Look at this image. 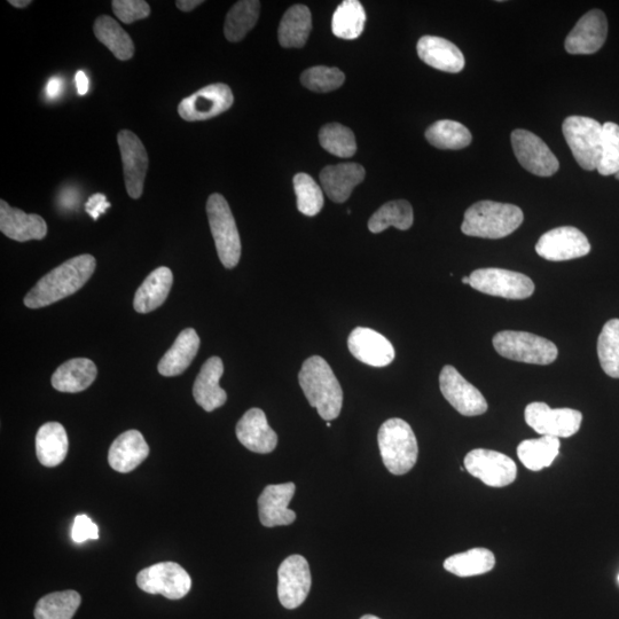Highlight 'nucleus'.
<instances>
[{
  "label": "nucleus",
  "instance_id": "obj_25",
  "mask_svg": "<svg viewBox=\"0 0 619 619\" xmlns=\"http://www.w3.org/2000/svg\"><path fill=\"white\" fill-rule=\"evenodd\" d=\"M150 454V446L138 430H128L116 438L108 452V462L116 472L135 470Z\"/></svg>",
  "mask_w": 619,
  "mask_h": 619
},
{
  "label": "nucleus",
  "instance_id": "obj_45",
  "mask_svg": "<svg viewBox=\"0 0 619 619\" xmlns=\"http://www.w3.org/2000/svg\"><path fill=\"white\" fill-rule=\"evenodd\" d=\"M113 11L125 25L144 20L151 15V7L144 0H114Z\"/></svg>",
  "mask_w": 619,
  "mask_h": 619
},
{
  "label": "nucleus",
  "instance_id": "obj_54",
  "mask_svg": "<svg viewBox=\"0 0 619 619\" xmlns=\"http://www.w3.org/2000/svg\"><path fill=\"white\" fill-rule=\"evenodd\" d=\"M331 426H332V423L328 421L327 422V427H331Z\"/></svg>",
  "mask_w": 619,
  "mask_h": 619
},
{
  "label": "nucleus",
  "instance_id": "obj_24",
  "mask_svg": "<svg viewBox=\"0 0 619 619\" xmlns=\"http://www.w3.org/2000/svg\"><path fill=\"white\" fill-rule=\"evenodd\" d=\"M224 373L223 360L211 357L203 364L195 380L193 396L203 410L213 412L222 407L227 401L226 391L219 387V381Z\"/></svg>",
  "mask_w": 619,
  "mask_h": 619
},
{
  "label": "nucleus",
  "instance_id": "obj_53",
  "mask_svg": "<svg viewBox=\"0 0 619 619\" xmlns=\"http://www.w3.org/2000/svg\"><path fill=\"white\" fill-rule=\"evenodd\" d=\"M462 284L469 285V284H470V279H469V277H464V278H462Z\"/></svg>",
  "mask_w": 619,
  "mask_h": 619
},
{
  "label": "nucleus",
  "instance_id": "obj_50",
  "mask_svg": "<svg viewBox=\"0 0 619 619\" xmlns=\"http://www.w3.org/2000/svg\"><path fill=\"white\" fill-rule=\"evenodd\" d=\"M203 3H205L203 0H178V2H176V6L180 11L191 12Z\"/></svg>",
  "mask_w": 619,
  "mask_h": 619
},
{
  "label": "nucleus",
  "instance_id": "obj_52",
  "mask_svg": "<svg viewBox=\"0 0 619 619\" xmlns=\"http://www.w3.org/2000/svg\"><path fill=\"white\" fill-rule=\"evenodd\" d=\"M360 619H381V618L373 616V615H365Z\"/></svg>",
  "mask_w": 619,
  "mask_h": 619
},
{
  "label": "nucleus",
  "instance_id": "obj_41",
  "mask_svg": "<svg viewBox=\"0 0 619 619\" xmlns=\"http://www.w3.org/2000/svg\"><path fill=\"white\" fill-rule=\"evenodd\" d=\"M598 356L603 372L619 379V319L603 326L598 340Z\"/></svg>",
  "mask_w": 619,
  "mask_h": 619
},
{
  "label": "nucleus",
  "instance_id": "obj_37",
  "mask_svg": "<svg viewBox=\"0 0 619 619\" xmlns=\"http://www.w3.org/2000/svg\"><path fill=\"white\" fill-rule=\"evenodd\" d=\"M413 221V209L410 202L390 201L373 214L368 222V230L378 234L394 226L398 230L406 231L411 229Z\"/></svg>",
  "mask_w": 619,
  "mask_h": 619
},
{
  "label": "nucleus",
  "instance_id": "obj_40",
  "mask_svg": "<svg viewBox=\"0 0 619 619\" xmlns=\"http://www.w3.org/2000/svg\"><path fill=\"white\" fill-rule=\"evenodd\" d=\"M320 145L327 152L348 159L356 154L355 133L340 123L326 124L319 132Z\"/></svg>",
  "mask_w": 619,
  "mask_h": 619
},
{
  "label": "nucleus",
  "instance_id": "obj_18",
  "mask_svg": "<svg viewBox=\"0 0 619 619\" xmlns=\"http://www.w3.org/2000/svg\"><path fill=\"white\" fill-rule=\"evenodd\" d=\"M348 347L359 362L373 367H386L395 359L393 344L371 328L354 329L349 336Z\"/></svg>",
  "mask_w": 619,
  "mask_h": 619
},
{
  "label": "nucleus",
  "instance_id": "obj_46",
  "mask_svg": "<svg viewBox=\"0 0 619 619\" xmlns=\"http://www.w3.org/2000/svg\"><path fill=\"white\" fill-rule=\"evenodd\" d=\"M72 538L76 544H82L89 539H99L97 524L93 523L88 515H77L72 530Z\"/></svg>",
  "mask_w": 619,
  "mask_h": 619
},
{
  "label": "nucleus",
  "instance_id": "obj_21",
  "mask_svg": "<svg viewBox=\"0 0 619 619\" xmlns=\"http://www.w3.org/2000/svg\"><path fill=\"white\" fill-rule=\"evenodd\" d=\"M0 231L7 238L18 242L43 240L47 234L44 219L35 214L13 208L5 200L0 201Z\"/></svg>",
  "mask_w": 619,
  "mask_h": 619
},
{
  "label": "nucleus",
  "instance_id": "obj_55",
  "mask_svg": "<svg viewBox=\"0 0 619 619\" xmlns=\"http://www.w3.org/2000/svg\"><path fill=\"white\" fill-rule=\"evenodd\" d=\"M616 179L619 180V172H617V174L615 175Z\"/></svg>",
  "mask_w": 619,
  "mask_h": 619
},
{
  "label": "nucleus",
  "instance_id": "obj_30",
  "mask_svg": "<svg viewBox=\"0 0 619 619\" xmlns=\"http://www.w3.org/2000/svg\"><path fill=\"white\" fill-rule=\"evenodd\" d=\"M174 276L166 266L154 270L138 288L133 307L139 313H150L166 302Z\"/></svg>",
  "mask_w": 619,
  "mask_h": 619
},
{
  "label": "nucleus",
  "instance_id": "obj_2",
  "mask_svg": "<svg viewBox=\"0 0 619 619\" xmlns=\"http://www.w3.org/2000/svg\"><path fill=\"white\" fill-rule=\"evenodd\" d=\"M300 386L310 405L321 418L332 421L339 418L343 405V391L331 366L324 358L313 356L305 360L299 373Z\"/></svg>",
  "mask_w": 619,
  "mask_h": 619
},
{
  "label": "nucleus",
  "instance_id": "obj_6",
  "mask_svg": "<svg viewBox=\"0 0 619 619\" xmlns=\"http://www.w3.org/2000/svg\"><path fill=\"white\" fill-rule=\"evenodd\" d=\"M493 347L501 357L534 365H550L559 355L553 342L527 332H500L493 336Z\"/></svg>",
  "mask_w": 619,
  "mask_h": 619
},
{
  "label": "nucleus",
  "instance_id": "obj_20",
  "mask_svg": "<svg viewBox=\"0 0 619 619\" xmlns=\"http://www.w3.org/2000/svg\"><path fill=\"white\" fill-rule=\"evenodd\" d=\"M608 35L606 14L593 10L583 15L582 19L570 31L566 39V50L570 54L597 53L605 44Z\"/></svg>",
  "mask_w": 619,
  "mask_h": 619
},
{
  "label": "nucleus",
  "instance_id": "obj_7",
  "mask_svg": "<svg viewBox=\"0 0 619 619\" xmlns=\"http://www.w3.org/2000/svg\"><path fill=\"white\" fill-rule=\"evenodd\" d=\"M562 132L574 158L584 170H597L602 150V124L586 116H569Z\"/></svg>",
  "mask_w": 619,
  "mask_h": 619
},
{
  "label": "nucleus",
  "instance_id": "obj_10",
  "mask_svg": "<svg viewBox=\"0 0 619 619\" xmlns=\"http://www.w3.org/2000/svg\"><path fill=\"white\" fill-rule=\"evenodd\" d=\"M528 426L542 436L568 438L581 429L583 414L573 409H551L546 403H531L524 411Z\"/></svg>",
  "mask_w": 619,
  "mask_h": 619
},
{
  "label": "nucleus",
  "instance_id": "obj_17",
  "mask_svg": "<svg viewBox=\"0 0 619 619\" xmlns=\"http://www.w3.org/2000/svg\"><path fill=\"white\" fill-rule=\"evenodd\" d=\"M122 162L125 187L132 199H139L144 192L145 178L148 170L146 148L135 133L122 130L117 135Z\"/></svg>",
  "mask_w": 619,
  "mask_h": 619
},
{
  "label": "nucleus",
  "instance_id": "obj_43",
  "mask_svg": "<svg viewBox=\"0 0 619 619\" xmlns=\"http://www.w3.org/2000/svg\"><path fill=\"white\" fill-rule=\"evenodd\" d=\"M597 170L601 176L619 172V125L616 123L602 124V150Z\"/></svg>",
  "mask_w": 619,
  "mask_h": 619
},
{
  "label": "nucleus",
  "instance_id": "obj_22",
  "mask_svg": "<svg viewBox=\"0 0 619 619\" xmlns=\"http://www.w3.org/2000/svg\"><path fill=\"white\" fill-rule=\"evenodd\" d=\"M237 437L246 449L255 453H271L278 444V435L269 426L265 413L260 409L249 410L240 419Z\"/></svg>",
  "mask_w": 619,
  "mask_h": 619
},
{
  "label": "nucleus",
  "instance_id": "obj_36",
  "mask_svg": "<svg viewBox=\"0 0 619 619\" xmlns=\"http://www.w3.org/2000/svg\"><path fill=\"white\" fill-rule=\"evenodd\" d=\"M426 138L430 145L438 150L459 151L464 150L472 143V133L456 121H438L426 131Z\"/></svg>",
  "mask_w": 619,
  "mask_h": 619
},
{
  "label": "nucleus",
  "instance_id": "obj_31",
  "mask_svg": "<svg viewBox=\"0 0 619 619\" xmlns=\"http://www.w3.org/2000/svg\"><path fill=\"white\" fill-rule=\"evenodd\" d=\"M312 29L311 12L305 5H294L282 18L278 30L279 43L286 49H301Z\"/></svg>",
  "mask_w": 619,
  "mask_h": 619
},
{
  "label": "nucleus",
  "instance_id": "obj_11",
  "mask_svg": "<svg viewBox=\"0 0 619 619\" xmlns=\"http://www.w3.org/2000/svg\"><path fill=\"white\" fill-rule=\"evenodd\" d=\"M234 96L229 85L216 83L180 101L178 114L187 122L207 121L229 111Z\"/></svg>",
  "mask_w": 619,
  "mask_h": 619
},
{
  "label": "nucleus",
  "instance_id": "obj_14",
  "mask_svg": "<svg viewBox=\"0 0 619 619\" xmlns=\"http://www.w3.org/2000/svg\"><path fill=\"white\" fill-rule=\"evenodd\" d=\"M536 252L546 261L563 262L589 255L591 245L586 235L576 227L562 226L542 235Z\"/></svg>",
  "mask_w": 619,
  "mask_h": 619
},
{
  "label": "nucleus",
  "instance_id": "obj_42",
  "mask_svg": "<svg viewBox=\"0 0 619 619\" xmlns=\"http://www.w3.org/2000/svg\"><path fill=\"white\" fill-rule=\"evenodd\" d=\"M294 190L297 199V209L300 213L313 217L320 213L324 207L323 190L308 174H297L294 177Z\"/></svg>",
  "mask_w": 619,
  "mask_h": 619
},
{
  "label": "nucleus",
  "instance_id": "obj_8",
  "mask_svg": "<svg viewBox=\"0 0 619 619\" xmlns=\"http://www.w3.org/2000/svg\"><path fill=\"white\" fill-rule=\"evenodd\" d=\"M470 287L483 294L507 300H526L535 293V284L526 274L504 269H479L470 274Z\"/></svg>",
  "mask_w": 619,
  "mask_h": 619
},
{
  "label": "nucleus",
  "instance_id": "obj_35",
  "mask_svg": "<svg viewBox=\"0 0 619 619\" xmlns=\"http://www.w3.org/2000/svg\"><path fill=\"white\" fill-rule=\"evenodd\" d=\"M261 3L258 0H241L226 15L224 35L227 41L238 43L252 30L260 18Z\"/></svg>",
  "mask_w": 619,
  "mask_h": 619
},
{
  "label": "nucleus",
  "instance_id": "obj_4",
  "mask_svg": "<svg viewBox=\"0 0 619 619\" xmlns=\"http://www.w3.org/2000/svg\"><path fill=\"white\" fill-rule=\"evenodd\" d=\"M378 442L383 464L394 475H405L417 464V437L406 421L389 419L381 426Z\"/></svg>",
  "mask_w": 619,
  "mask_h": 619
},
{
  "label": "nucleus",
  "instance_id": "obj_51",
  "mask_svg": "<svg viewBox=\"0 0 619 619\" xmlns=\"http://www.w3.org/2000/svg\"><path fill=\"white\" fill-rule=\"evenodd\" d=\"M9 3L13 7H17V9H25V7L31 4V0H10Z\"/></svg>",
  "mask_w": 619,
  "mask_h": 619
},
{
  "label": "nucleus",
  "instance_id": "obj_12",
  "mask_svg": "<svg viewBox=\"0 0 619 619\" xmlns=\"http://www.w3.org/2000/svg\"><path fill=\"white\" fill-rule=\"evenodd\" d=\"M470 475L492 488H505L516 480L517 467L504 453L487 449L470 451L465 458Z\"/></svg>",
  "mask_w": 619,
  "mask_h": 619
},
{
  "label": "nucleus",
  "instance_id": "obj_9",
  "mask_svg": "<svg viewBox=\"0 0 619 619\" xmlns=\"http://www.w3.org/2000/svg\"><path fill=\"white\" fill-rule=\"evenodd\" d=\"M137 585L146 593L179 600L191 591L192 579L178 563L162 562L141 570L137 576Z\"/></svg>",
  "mask_w": 619,
  "mask_h": 619
},
{
  "label": "nucleus",
  "instance_id": "obj_32",
  "mask_svg": "<svg viewBox=\"0 0 619 619\" xmlns=\"http://www.w3.org/2000/svg\"><path fill=\"white\" fill-rule=\"evenodd\" d=\"M94 36L104 44L114 57L121 61H128L135 56V44L127 31L108 15H101L93 26Z\"/></svg>",
  "mask_w": 619,
  "mask_h": 619
},
{
  "label": "nucleus",
  "instance_id": "obj_13",
  "mask_svg": "<svg viewBox=\"0 0 619 619\" xmlns=\"http://www.w3.org/2000/svg\"><path fill=\"white\" fill-rule=\"evenodd\" d=\"M512 146L517 161L531 174L551 177L558 172V158L535 133L522 129L513 131Z\"/></svg>",
  "mask_w": 619,
  "mask_h": 619
},
{
  "label": "nucleus",
  "instance_id": "obj_28",
  "mask_svg": "<svg viewBox=\"0 0 619 619\" xmlns=\"http://www.w3.org/2000/svg\"><path fill=\"white\" fill-rule=\"evenodd\" d=\"M200 349V338L193 328L184 329L175 343L160 360L159 372L163 376L183 374L192 364Z\"/></svg>",
  "mask_w": 619,
  "mask_h": 619
},
{
  "label": "nucleus",
  "instance_id": "obj_44",
  "mask_svg": "<svg viewBox=\"0 0 619 619\" xmlns=\"http://www.w3.org/2000/svg\"><path fill=\"white\" fill-rule=\"evenodd\" d=\"M344 81H346V75L340 69L324 66L309 68L301 76V82L305 88L319 93L338 90Z\"/></svg>",
  "mask_w": 619,
  "mask_h": 619
},
{
  "label": "nucleus",
  "instance_id": "obj_38",
  "mask_svg": "<svg viewBox=\"0 0 619 619\" xmlns=\"http://www.w3.org/2000/svg\"><path fill=\"white\" fill-rule=\"evenodd\" d=\"M365 22L366 13L362 3L358 0H346L333 15V34L346 41H354L363 34Z\"/></svg>",
  "mask_w": 619,
  "mask_h": 619
},
{
  "label": "nucleus",
  "instance_id": "obj_26",
  "mask_svg": "<svg viewBox=\"0 0 619 619\" xmlns=\"http://www.w3.org/2000/svg\"><path fill=\"white\" fill-rule=\"evenodd\" d=\"M365 175V169L360 164H336L321 171L320 183L329 199L343 203L350 198L354 188L364 182Z\"/></svg>",
  "mask_w": 619,
  "mask_h": 619
},
{
  "label": "nucleus",
  "instance_id": "obj_34",
  "mask_svg": "<svg viewBox=\"0 0 619 619\" xmlns=\"http://www.w3.org/2000/svg\"><path fill=\"white\" fill-rule=\"evenodd\" d=\"M559 438L542 436L537 440L523 441L517 448V456L522 464L532 472L550 467L560 453Z\"/></svg>",
  "mask_w": 619,
  "mask_h": 619
},
{
  "label": "nucleus",
  "instance_id": "obj_29",
  "mask_svg": "<svg viewBox=\"0 0 619 619\" xmlns=\"http://www.w3.org/2000/svg\"><path fill=\"white\" fill-rule=\"evenodd\" d=\"M69 441L64 426L59 422H47L39 428L36 436V454L45 467H57L67 457Z\"/></svg>",
  "mask_w": 619,
  "mask_h": 619
},
{
  "label": "nucleus",
  "instance_id": "obj_3",
  "mask_svg": "<svg viewBox=\"0 0 619 619\" xmlns=\"http://www.w3.org/2000/svg\"><path fill=\"white\" fill-rule=\"evenodd\" d=\"M523 221V211L517 206L480 201L467 209L461 231L468 237L501 239L519 229Z\"/></svg>",
  "mask_w": 619,
  "mask_h": 619
},
{
  "label": "nucleus",
  "instance_id": "obj_39",
  "mask_svg": "<svg viewBox=\"0 0 619 619\" xmlns=\"http://www.w3.org/2000/svg\"><path fill=\"white\" fill-rule=\"evenodd\" d=\"M81 601V595L75 591L47 594L37 602L34 615L36 619H72Z\"/></svg>",
  "mask_w": 619,
  "mask_h": 619
},
{
  "label": "nucleus",
  "instance_id": "obj_49",
  "mask_svg": "<svg viewBox=\"0 0 619 619\" xmlns=\"http://www.w3.org/2000/svg\"><path fill=\"white\" fill-rule=\"evenodd\" d=\"M76 86L80 96H85L89 91V78L82 70L76 74Z\"/></svg>",
  "mask_w": 619,
  "mask_h": 619
},
{
  "label": "nucleus",
  "instance_id": "obj_48",
  "mask_svg": "<svg viewBox=\"0 0 619 619\" xmlns=\"http://www.w3.org/2000/svg\"><path fill=\"white\" fill-rule=\"evenodd\" d=\"M62 91V81L60 78L54 77L51 78L49 83L46 85V93L47 96L51 99H56L59 97V94Z\"/></svg>",
  "mask_w": 619,
  "mask_h": 619
},
{
  "label": "nucleus",
  "instance_id": "obj_56",
  "mask_svg": "<svg viewBox=\"0 0 619 619\" xmlns=\"http://www.w3.org/2000/svg\"><path fill=\"white\" fill-rule=\"evenodd\" d=\"M618 582H619V575H618Z\"/></svg>",
  "mask_w": 619,
  "mask_h": 619
},
{
  "label": "nucleus",
  "instance_id": "obj_47",
  "mask_svg": "<svg viewBox=\"0 0 619 619\" xmlns=\"http://www.w3.org/2000/svg\"><path fill=\"white\" fill-rule=\"evenodd\" d=\"M111 203L107 201V197L104 194H93L92 197L86 202L85 211L92 218L93 221H98L100 215L106 213V210L111 208Z\"/></svg>",
  "mask_w": 619,
  "mask_h": 619
},
{
  "label": "nucleus",
  "instance_id": "obj_16",
  "mask_svg": "<svg viewBox=\"0 0 619 619\" xmlns=\"http://www.w3.org/2000/svg\"><path fill=\"white\" fill-rule=\"evenodd\" d=\"M278 597L287 609L299 608L311 590V573L307 560L301 555L289 556L278 571Z\"/></svg>",
  "mask_w": 619,
  "mask_h": 619
},
{
  "label": "nucleus",
  "instance_id": "obj_33",
  "mask_svg": "<svg viewBox=\"0 0 619 619\" xmlns=\"http://www.w3.org/2000/svg\"><path fill=\"white\" fill-rule=\"evenodd\" d=\"M496 566V556L487 548H473L454 554L444 561V569L458 577H472L489 573Z\"/></svg>",
  "mask_w": 619,
  "mask_h": 619
},
{
  "label": "nucleus",
  "instance_id": "obj_1",
  "mask_svg": "<svg viewBox=\"0 0 619 619\" xmlns=\"http://www.w3.org/2000/svg\"><path fill=\"white\" fill-rule=\"evenodd\" d=\"M97 268L92 255L76 256L45 274L25 297L29 309H41L75 294L90 280Z\"/></svg>",
  "mask_w": 619,
  "mask_h": 619
},
{
  "label": "nucleus",
  "instance_id": "obj_19",
  "mask_svg": "<svg viewBox=\"0 0 619 619\" xmlns=\"http://www.w3.org/2000/svg\"><path fill=\"white\" fill-rule=\"evenodd\" d=\"M295 484L268 485L258 498V514L264 527L289 526L296 520V514L288 508L295 495Z\"/></svg>",
  "mask_w": 619,
  "mask_h": 619
},
{
  "label": "nucleus",
  "instance_id": "obj_27",
  "mask_svg": "<svg viewBox=\"0 0 619 619\" xmlns=\"http://www.w3.org/2000/svg\"><path fill=\"white\" fill-rule=\"evenodd\" d=\"M96 364L88 358L70 359L52 376V386L60 393L76 394L88 389L97 379Z\"/></svg>",
  "mask_w": 619,
  "mask_h": 619
},
{
  "label": "nucleus",
  "instance_id": "obj_15",
  "mask_svg": "<svg viewBox=\"0 0 619 619\" xmlns=\"http://www.w3.org/2000/svg\"><path fill=\"white\" fill-rule=\"evenodd\" d=\"M440 387L446 401L465 417H476L488 411V403L481 391L469 383L453 366L443 367Z\"/></svg>",
  "mask_w": 619,
  "mask_h": 619
},
{
  "label": "nucleus",
  "instance_id": "obj_5",
  "mask_svg": "<svg viewBox=\"0 0 619 619\" xmlns=\"http://www.w3.org/2000/svg\"><path fill=\"white\" fill-rule=\"evenodd\" d=\"M207 215L219 260L226 269L235 268L241 257V240L231 208L223 195H210Z\"/></svg>",
  "mask_w": 619,
  "mask_h": 619
},
{
  "label": "nucleus",
  "instance_id": "obj_23",
  "mask_svg": "<svg viewBox=\"0 0 619 619\" xmlns=\"http://www.w3.org/2000/svg\"><path fill=\"white\" fill-rule=\"evenodd\" d=\"M417 50L419 58L425 64L442 72L460 73L466 64L459 47L442 37H421Z\"/></svg>",
  "mask_w": 619,
  "mask_h": 619
}]
</instances>
